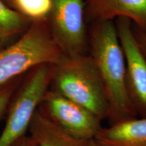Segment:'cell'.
Wrapping results in <instances>:
<instances>
[{
    "mask_svg": "<svg viewBox=\"0 0 146 146\" xmlns=\"http://www.w3.org/2000/svg\"><path fill=\"white\" fill-rule=\"evenodd\" d=\"M89 46V55L104 87L109 125L138 117L128 94L125 56L114 21L94 23Z\"/></svg>",
    "mask_w": 146,
    "mask_h": 146,
    "instance_id": "cell-1",
    "label": "cell"
},
{
    "mask_svg": "<svg viewBox=\"0 0 146 146\" xmlns=\"http://www.w3.org/2000/svg\"><path fill=\"white\" fill-rule=\"evenodd\" d=\"M50 89L103 121L108 116L104 87L89 55L66 58L55 66Z\"/></svg>",
    "mask_w": 146,
    "mask_h": 146,
    "instance_id": "cell-2",
    "label": "cell"
},
{
    "mask_svg": "<svg viewBox=\"0 0 146 146\" xmlns=\"http://www.w3.org/2000/svg\"><path fill=\"white\" fill-rule=\"evenodd\" d=\"M65 58L53 39L47 21L32 23L19 38L0 51V85L40 65H57Z\"/></svg>",
    "mask_w": 146,
    "mask_h": 146,
    "instance_id": "cell-3",
    "label": "cell"
},
{
    "mask_svg": "<svg viewBox=\"0 0 146 146\" xmlns=\"http://www.w3.org/2000/svg\"><path fill=\"white\" fill-rule=\"evenodd\" d=\"M55 66L40 65L23 78L9 106L0 146H11L27 135L33 116L50 88Z\"/></svg>",
    "mask_w": 146,
    "mask_h": 146,
    "instance_id": "cell-4",
    "label": "cell"
},
{
    "mask_svg": "<svg viewBox=\"0 0 146 146\" xmlns=\"http://www.w3.org/2000/svg\"><path fill=\"white\" fill-rule=\"evenodd\" d=\"M52 2L47 23L55 43L66 58L85 55L89 36L85 0H52Z\"/></svg>",
    "mask_w": 146,
    "mask_h": 146,
    "instance_id": "cell-5",
    "label": "cell"
},
{
    "mask_svg": "<svg viewBox=\"0 0 146 146\" xmlns=\"http://www.w3.org/2000/svg\"><path fill=\"white\" fill-rule=\"evenodd\" d=\"M39 108L63 130L82 141L94 139L102 127V120L96 115L50 88Z\"/></svg>",
    "mask_w": 146,
    "mask_h": 146,
    "instance_id": "cell-6",
    "label": "cell"
},
{
    "mask_svg": "<svg viewBox=\"0 0 146 146\" xmlns=\"http://www.w3.org/2000/svg\"><path fill=\"white\" fill-rule=\"evenodd\" d=\"M114 23L125 56L129 99L138 117L146 118V58L137 43L132 23L119 18Z\"/></svg>",
    "mask_w": 146,
    "mask_h": 146,
    "instance_id": "cell-7",
    "label": "cell"
},
{
    "mask_svg": "<svg viewBox=\"0 0 146 146\" xmlns=\"http://www.w3.org/2000/svg\"><path fill=\"white\" fill-rule=\"evenodd\" d=\"M85 14L94 23L130 21L146 32V0H85Z\"/></svg>",
    "mask_w": 146,
    "mask_h": 146,
    "instance_id": "cell-8",
    "label": "cell"
},
{
    "mask_svg": "<svg viewBox=\"0 0 146 146\" xmlns=\"http://www.w3.org/2000/svg\"><path fill=\"white\" fill-rule=\"evenodd\" d=\"M94 139L100 146H146V118H129L102 127Z\"/></svg>",
    "mask_w": 146,
    "mask_h": 146,
    "instance_id": "cell-9",
    "label": "cell"
},
{
    "mask_svg": "<svg viewBox=\"0 0 146 146\" xmlns=\"http://www.w3.org/2000/svg\"><path fill=\"white\" fill-rule=\"evenodd\" d=\"M28 135L36 146H87L88 142L78 139L63 130L39 108L30 123Z\"/></svg>",
    "mask_w": 146,
    "mask_h": 146,
    "instance_id": "cell-10",
    "label": "cell"
},
{
    "mask_svg": "<svg viewBox=\"0 0 146 146\" xmlns=\"http://www.w3.org/2000/svg\"><path fill=\"white\" fill-rule=\"evenodd\" d=\"M32 22L0 0V41L3 45L19 38Z\"/></svg>",
    "mask_w": 146,
    "mask_h": 146,
    "instance_id": "cell-11",
    "label": "cell"
},
{
    "mask_svg": "<svg viewBox=\"0 0 146 146\" xmlns=\"http://www.w3.org/2000/svg\"><path fill=\"white\" fill-rule=\"evenodd\" d=\"M52 0H12V8L32 23L47 21L52 10Z\"/></svg>",
    "mask_w": 146,
    "mask_h": 146,
    "instance_id": "cell-12",
    "label": "cell"
},
{
    "mask_svg": "<svg viewBox=\"0 0 146 146\" xmlns=\"http://www.w3.org/2000/svg\"><path fill=\"white\" fill-rule=\"evenodd\" d=\"M23 76H20L0 85V120L8 112L10 104Z\"/></svg>",
    "mask_w": 146,
    "mask_h": 146,
    "instance_id": "cell-13",
    "label": "cell"
},
{
    "mask_svg": "<svg viewBox=\"0 0 146 146\" xmlns=\"http://www.w3.org/2000/svg\"><path fill=\"white\" fill-rule=\"evenodd\" d=\"M133 31L137 43L139 47L141 52L146 58V32L138 27L133 25Z\"/></svg>",
    "mask_w": 146,
    "mask_h": 146,
    "instance_id": "cell-14",
    "label": "cell"
},
{
    "mask_svg": "<svg viewBox=\"0 0 146 146\" xmlns=\"http://www.w3.org/2000/svg\"><path fill=\"white\" fill-rule=\"evenodd\" d=\"M11 146H36V144L28 134L20 138Z\"/></svg>",
    "mask_w": 146,
    "mask_h": 146,
    "instance_id": "cell-15",
    "label": "cell"
},
{
    "mask_svg": "<svg viewBox=\"0 0 146 146\" xmlns=\"http://www.w3.org/2000/svg\"><path fill=\"white\" fill-rule=\"evenodd\" d=\"M87 146H100L99 144L97 143V141L95 139L90 140V141H88L87 143Z\"/></svg>",
    "mask_w": 146,
    "mask_h": 146,
    "instance_id": "cell-16",
    "label": "cell"
},
{
    "mask_svg": "<svg viewBox=\"0 0 146 146\" xmlns=\"http://www.w3.org/2000/svg\"><path fill=\"white\" fill-rule=\"evenodd\" d=\"M1 1H3V3H5L7 5H8L9 7H10L12 9V0H1ZM14 10V9H13Z\"/></svg>",
    "mask_w": 146,
    "mask_h": 146,
    "instance_id": "cell-17",
    "label": "cell"
},
{
    "mask_svg": "<svg viewBox=\"0 0 146 146\" xmlns=\"http://www.w3.org/2000/svg\"><path fill=\"white\" fill-rule=\"evenodd\" d=\"M2 46H3V44H2V43H1V41H0V51L2 50Z\"/></svg>",
    "mask_w": 146,
    "mask_h": 146,
    "instance_id": "cell-18",
    "label": "cell"
}]
</instances>
